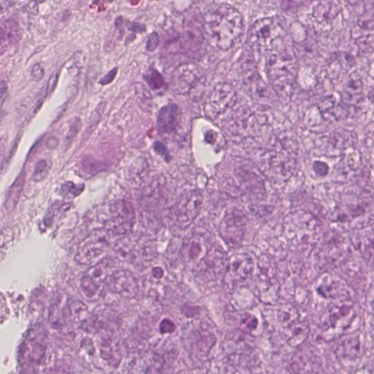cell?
Here are the masks:
<instances>
[{
  "mask_svg": "<svg viewBox=\"0 0 374 374\" xmlns=\"http://www.w3.org/2000/svg\"><path fill=\"white\" fill-rule=\"evenodd\" d=\"M159 44V37L156 32L149 35L146 48L148 52H152L155 51Z\"/></svg>",
  "mask_w": 374,
  "mask_h": 374,
  "instance_id": "83f0119b",
  "label": "cell"
},
{
  "mask_svg": "<svg viewBox=\"0 0 374 374\" xmlns=\"http://www.w3.org/2000/svg\"><path fill=\"white\" fill-rule=\"evenodd\" d=\"M345 97L348 101L357 99L363 94V82L357 74L353 75L345 86Z\"/></svg>",
  "mask_w": 374,
  "mask_h": 374,
  "instance_id": "ac0fdd59",
  "label": "cell"
},
{
  "mask_svg": "<svg viewBox=\"0 0 374 374\" xmlns=\"http://www.w3.org/2000/svg\"><path fill=\"white\" fill-rule=\"evenodd\" d=\"M106 233L95 231L83 242L75 257L79 264L92 267L103 262L109 246Z\"/></svg>",
  "mask_w": 374,
  "mask_h": 374,
  "instance_id": "5b68a950",
  "label": "cell"
},
{
  "mask_svg": "<svg viewBox=\"0 0 374 374\" xmlns=\"http://www.w3.org/2000/svg\"><path fill=\"white\" fill-rule=\"evenodd\" d=\"M135 223L132 206L126 201H117L110 208V217L105 221V230L115 235H124L132 231Z\"/></svg>",
  "mask_w": 374,
  "mask_h": 374,
  "instance_id": "8992f818",
  "label": "cell"
},
{
  "mask_svg": "<svg viewBox=\"0 0 374 374\" xmlns=\"http://www.w3.org/2000/svg\"><path fill=\"white\" fill-rule=\"evenodd\" d=\"M115 251L119 258L126 259L131 255L132 250L129 242L121 239L117 244Z\"/></svg>",
  "mask_w": 374,
  "mask_h": 374,
  "instance_id": "7402d4cb",
  "label": "cell"
},
{
  "mask_svg": "<svg viewBox=\"0 0 374 374\" xmlns=\"http://www.w3.org/2000/svg\"><path fill=\"white\" fill-rule=\"evenodd\" d=\"M236 99L237 92L231 84H218L206 99L204 107L206 117L217 119L235 105Z\"/></svg>",
  "mask_w": 374,
  "mask_h": 374,
  "instance_id": "52a82bcc",
  "label": "cell"
},
{
  "mask_svg": "<svg viewBox=\"0 0 374 374\" xmlns=\"http://www.w3.org/2000/svg\"><path fill=\"white\" fill-rule=\"evenodd\" d=\"M339 12L340 8L334 3H320L315 8L314 16L317 21L328 23L331 22Z\"/></svg>",
  "mask_w": 374,
  "mask_h": 374,
  "instance_id": "e0dca14e",
  "label": "cell"
},
{
  "mask_svg": "<svg viewBox=\"0 0 374 374\" xmlns=\"http://www.w3.org/2000/svg\"><path fill=\"white\" fill-rule=\"evenodd\" d=\"M368 98L369 99V101L374 105V86H371L368 92Z\"/></svg>",
  "mask_w": 374,
  "mask_h": 374,
  "instance_id": "74e56055",
  "label": "cell"
},
{
  "mask_svg": "<svg viewBox=\"0 0 374 374\" xmlns=\"http://www.w3.org/2000/svg\"><path fill=\"white\" fill-rule=\"evenodd\" d=\"M246 219L239 210H232L223 217L219 232L222 238L230 246L240 245L246 232Z\"/></svg>",
  "mask_w": 374,
  "mask_h": 374,
  "instance_id": "ba28073f",
  "label": "cell"
},
{
  "mask_svg": "<svg viewBox=\"0 0 374 374\" xmlns=\"http://www.w3.org/2000/svg\"><path fill=\"white\" fill-rule=\"evenodd\" d=\"M119 72V68L115 67L113 69H111L105 76L99 80V83L102 86H107L113 83L116 79L117 74Z\"/></svg>",
  "mask_w": 374,
  "mask_h": 374,
  "instance_id": "f1b7e54d",
  "label": "cell"
},
{
  "mask_svg": "<svg viewBox=\"0 0 374 374\" xmlns=\"http://www.w3.org/2000/svg\"><path fill=\"white\" fill-rule=\"evenodd\" d=\"M144 79L152 90H158L163 88L164 80L160 72L155 68L151 67L144 74Z\"/></svg>",
  "mask_w": 374,
  "mask_h": 374,
  "instance_id": "ffe728a7",
  "label": "cell"
},
{
  "mask_svg": "<svg viewBox=\"0 0 374 374\" xmlns=\"http://www.w3.org/2000/svg\"><path fill=\"white\" fill-rule=\"evenodd\" d=\"M242 325L249 331H255L258 326L257 319L253 315L246 314L242 320Z\"/></svg>",
  "mask_w": 374,
  "mask_h": 374,
  "instance_id": "cb8c5ba5",
  "label": "cell"
},
{
  "mask_svg": "<svg viewBox=\"0 0 374 374\" xmlns=\"http://www.w3.org/2000/svg\"><path fill=\"white\" fill-rule=\"evenodd\" d=\"M127 29L135 34H142L146 32V25L138 22L128 21L126 23Z\"/></svg>",
  "mask_w": 374,
  "mask_h": 374,
  "instance_id": "f546056e",
  "label": "cell"
},
{
  "mask_svg": "<svg viewBox=\"0 0 374 374\" xmlns=\"http://www.w3.org/2000/svg\"><path fill=\"white\" fill-rule=\"evenodd\" d=\"M341 348L344 357L355 359L362 355V346L357 335H345L341 341Z\"/></svg>",
  "mask_w": 374,
  "mask_h": 374,
  "instance_id": "2e32d148",
  "label": "cell"
},
{
  "mask_svg": "<svg viewBox=\"0 0 374 374\" xmlns=\"http://www.w3.org/2000/svg\"><path fill=\"white\" fill-rule=\"evenodd\" d=\"M58 77V72H55L52 75V77L50 78L47 86V95H51L55 90L57 85Z\"/></svg>",
  "mask_w": 374,
  "mask_h": 374,
  "instance_id": "1f68e13d",
  "label": "cell"
},
{
  "mask_svg": "<svg viewBox=\"0 0 374 374\" xmlns=\"http://www.w3.org/2000/svg\"><path fill=\"white\" fill-rule=\"evenodd\" d=\"M8 92V84L5 81H1V105L3 106L4 102V96Z\"/></svg>",
  "mask_w": 374,
  "mask_h": 374,
  "instance_id": "d590c367",
  "label": "cell"
},
{
  "mask_svg": "<svg viewBox=\"0 0 374 374\" xmlns=\"http://www.w3.org/2000/svg\"><path fill=\"white\" fill-rule=\"evenodd\" d=\"M106 286L110 291L128 297L135 296L138 291V284L135 277L126 269L110 268Z\"/></svg>",
  "mask_w": 374,
  "mask_h": 374,
  "instance_id": "8fae6325",
  "label": "cell"
},
{
  "mask_svg": "<svg viewBox=\"0 0 374 374\" xmlns=\"http://www.w3.org/2000/svg\"><path fill=\"white\" fill-rule=\"evenodd\" d=\"M81 126V119L79 118L75 119V121L72 123L70 128L66 137L67 142L72 141L75 137L77 136V134L80 131Z\"/></svg>",
  "mask_w": 374,
  "mask_h": 374,
  "instance_id": "484cf974",
  "label": "cell"
},
{
  "mask_svg": "<svg viewBox=\"0 0 374 374\" xmlns=\"http://www.w3.org/2000/svg\"><path fill=\"white\" fill-rule=\"evenodd\" d=\"M201 81V72L194 64H183L174 71L172 86L178 95L189 94Z\"/></svg>",
  "mask_w": 374,
  "mask_h": 374,
  "instance_id": "30bf717a",
  "label": "cell"
},
{
  "mask_svg": "<svg viewBox=\"0 0 374 374\" xmlns=\"http://www.w3.org/2000/svg\"><path fill=\"white\" fill-rule=\"evenodd\" d=\"M179 108L176 104H168L161 108L157 116L156 128L160 134H170L179 126Z\"/></svg>",
  "mask_w": 374,
  "mask_h": 374,
  "instance_id": "5bb4252c",
  "label": "cell"
},
{
  "mask_svg": "<svg viewBox=\"0 0 374 374\" xmlns=\"http://www.w3.org/2000/svg\"><path fill=\"white\" fill-rule=\"evenodd\" d=\"M314 168L317 173L322 172H326L328 167L326 164L322 163V161H316L314 165Z\"/></svg>",
  "mask_w": 374,
  "mask_h": 374,
  "instance_id": "836d02e7",
  "label": "cell"
},
{
  "mask_svg": "<svg viewBox=\"0 0 374 374\" xmlns=\"http://www.w3.org/2000/svg\"><path fill=\"white\" fill-rule=\"evenodd\" d=\"M358 25L361 28L373 29L374 28V10H371L366 14L361 16L358 21Z\"/></svg>",
  "mask_w": 374,
  "mask_h": 374,
  "instance_id": "603a6c76",
  "label": "cell"
},
{
  "mask_svg": "<svg viewBox=\"0 0 374 374\" xmlns=\"http://www.w3.org/2000/svg\"><path fill=\"white\" fill-rule=\"evenodd\" d=\"M135 39H136V34L131 33L126 37V42H124V45L126 46L130 45L135 40Z\"/></svg>",
  "mask_w": 374,
  "mask_h": 374,
  "instance_id": "8d00e7d4",
  "label": "cell"
},
{
  "mask_svg": "<svg viewBox=\"0 0 374 374\" xmlns=\"http://www.w3.org/2000/svg\"><path fill=\"white\" fill-rule=\"evenodd\" d=\"M285 35L284 25L279 18H264L252 25L248 32L247 42L255 51L262 53L277 51Z\"/></svg>",
  "mask_w": 374,
  "mask_h": 374,
  "instance_id": "7a4b0ae2",
  "label": "cell"
},
{
  "mask_svg": "<svg viewBox=\"0 0 374 374\" xmlns=\"http://www.w3.org/2000/svg\"><path fill=\"white\" fill-rule=\"evenodd\" d=\"M309 327L305 323L294 325L292 330L289 344L293 346H297L304 342L308 337Z\"/></svg>",
  "mask_w": 374,
  "mask_h": 374,
  "instance_id": "d6986e66",
  "label": "cell"
},
{
  "mask_svg": "<svg viewBox=\"0 0 374 374\" xmlns=\"http://www.w3.org/2000/svg\"><path fill=\"white\" fill-rule=\"evenodd\" d=\"M154 149L157 154L161 157H163L166 161H169L170 160V156L168 151V148L163 143L156 141L154 144Z\"/></svg>",
  "mask_w": 374,
  "mask_h": 374,
  "instance_id": "4dcf8cb0",
  "label": "cell"
},
{
  "mask_svg": "<svg viewBox=\"0 0 374 374\" xmlns=\"http://www.w3.org/2000/svg\"><path fill=\"white\" fill-rule=\"evenodd\" d=\"M45 76V69L42 64L36 63L31 70V77L35 82H39L43 79Z\"/></svg>",
  "mask_w": 374,
  "mask_h": 374,
  "instance_id": "d4e9b609",
  "label": "cell"
},
{
  "mask_svg": "<svg viewBox=\"0 0 374 374\" xmlns=\"http://www.w3.org/2000/svg\"><path fill=\"white\" fill-rule=\"evenodd\" d=\"M177 329L175 323L169 319H165L160 323L159 331L161 334L173 333Z\"/></svg>",
  "mask_w": 374,
  "mask_h": 374,
  "instance_id": "4316f807",
  "label": "cell"
},
{
  "mask_svg": "<svg viewBox=\"0 0 374 374\" xmlns=\"http://www.w3.org/2000/svg\"><path fill=\"white\" fill-rule=\"evenodd\" d=\"M50 170H51V165L48 164V161L46 159L40 160L35 166L32 180L37 182L44 180L48 177Z\"/></svg>",
  "mask_w": 374,
  "mask_h": 374,
  "instance_id": "44dd1931",
  "label": "cell"
},
{
  "mask_svg": "<svg viewBox=\"0 0 374 374\" xmlns=\"http://www.w3.org/2000/svg\"><path fill=\"white\" fill-rule=\"evenodd\" d=\"M244 19L238 10L228 4H212L206 10L204 29L210 43L228 51L244 33Z\"/></svg>",
  "mask_w": 374,
  "mask_h": 374,
  "instance_id": "6da1fadb",
  "label": "cell"
},
{
  "mask_svg": "<svg viewBox=\"0 0 374 374\" xmlns=\"http://www.w3.org/2000/svg\"><path fill=\"white\" fill-rule=\"evenodd\" d=\"M59 144V140L55 137H51L47 140L46 146L50 149H54L57 147Z\"/></svg>",
  "mask_w": 374,
  "mask_h": 374,
  "instance_id": "e575fe53",
  "label": "cell"
},
{
  "mask_svg": "<svg viewBox=\"0 0 374 374\" xmlns=\"http://www.w3.org/2000/svg\"><path fill=\"white\" fill-rule=\"evenodd\" d=\"M243 72V83L250 95L259 103H269L273 99L268 86L259 76L255 64L248 63Z\"/></svg>",
  "mask_w": 374,
  "mask_h": 374,
  "instance_id": "4fadbf2b",
  "label": "cell"
},
{
  "mask_svg": "<svg viewBox=\"0 0 374 374\" xmlns=\"http://www.w3.org/2000/svg\"><path fill=\"white\" fill-rule=\"evenodd\" d=\"M31 339L32 344L30 339L24 343L22 357L24 362L23 364L35 368L41 364V359L45 353V346L41 340L39 342L35 338H31Z\"/></svg>",
  "mask_w": 374,
  "mask_h": 374,
  "instance_id": "9a60e30c",
  "label": "cell"
},
{
  "mask_svg": "<svg viewBox=\"0 0 374 374\" xmlns=\"http://www.w3.org/2000/svg\"><path fill=\"white\" fill-rule=\"evenodd\" d=\"M110 268L101 262L86 270L81 280V289L87 298L95 300L101 297Z\"/></svg>",
  "mask_w": 374,
  "mask_h": 374,
  "instance_id": "9c48e42d",
  "label": "cell"
},
{
  "mask_svg": "<svg viewBox=\"0 0 374 374\" xmlns=\"http://www.w3.org/2000/svg\"><path fill=\"white\" fill-rule=\"evenodd\" d=\"M63 190L75 197L79 195L83 191L81 186L74 185L72 183H68L64 185Z\"/></svg>",
  "mask_w": 374,
  "mask_h": 374,
  "instance_id": "d6a6232c",
  "label": "cell"
},
{
  "mask_svg": "<svg viewBox=\"0 0 374 374\" xmlns=\"http://www.w3.org/2000/svg\"><path fill=\"white\" fill-rule=\"evenodd\" d=\"M293 58L286 52L279 50L269 56L267 63L268 77L271 81L274 92L281 97L292 95L295 77L292 70Z\"/></svg>",
  "mask_w": 374,
  "mask_h": 374,
  "instance_id": "3957f363",
  "label": "cell"
},
{
  "mask_svg": "<svg viewBox=\"0 0 374 374\" xmlns=\"http://www.w3.org/2000/svg\"><path fill=\"white\" fill-rule=\"evenodd\" d=\"M255 261L247 253L235 255L229 262L226 269V281L230 284L244 282L253 275Z\"/></svg>",
  "mask_w": 374,
  "mask_h": 374,
  "instance_id": "7c38bea8",
  "label": "cell"
},
{
  "mask_svg": "<svg viewBox=\"0 0 374 374\" xmlns=\"http://www.w3.org/2000/svg\"><path fill=\"white\" fill-rule=\"evenodd\" d=\"M203 204V195L199 190L185 193L171 210V220L181 229L188 228L198 216Z\"/></svg>",
  "mask_w": 374,
  "mask_h": 374,
  "instance_id": "277c9868",
  "label": "cell"
}]
</instances>
